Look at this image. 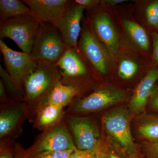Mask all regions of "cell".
<instances>
[{
    "instance_id": "cell-1",
    "label": "cell",
    "mask_w": 158,
    "mask_h": 158,
    "mask_svg": "<svg viewBox=\"0 0 158 158\" xmlns=\"http://www.w3.org/2000/svg\"><path fill=\"white\" fill-rule=\"evenodd\" d=\"M131 115L127 108L119 107L110 110L102 118L109 143L125 158H133L139 153L131 133Z\"/></svg>"
},
{
    "instance_id": "cell-2",
    "label": "cell",
    "mask_w": 158,
    "mask_h": 158,
    "mask_svg": "<svg viewBox=\"0 0 158 158\" xmlns=\"http://www.w3.org/2000/svg\"><path fill=\"white\" fill-rule=\"evenodd\" d=\"M61 79L56 63L37 61V66L23 83L24 102L35 109L45 101L55 85Z\"/></svg>"
},
{
    "instance_id": "cell-3",
    "label": "cell",
    "mask_w": 158,
    "mask_h": 158,
    "mask_svg": "<svg viewBox=\"0 0 158 158\" xmlns=\"http://www.w3.org/2000/svg\"><path fill=\"white\" fill-rule=\"evenodd\" d=\"M66 49L56 27L48 23L40 24L31 53L34 59L56 63Z\"/></svg>"
},
{
    "instance_id": "cell-4",
    "label": "cell",
    "mask_w": 158,
    "mask_h": 158,
    "mask_svg": "<svg viewBox=\"0 0 158 158\" xmlns=\"http://www.w3.org/2000/svg\"><path fill=\"white\" fill-rule=\"evenodd\" d=\"M40 23L31 14L20 15L1 22L0 38H9L23 52L31 54Z\"/></svg>"
},
{
    "instance_id": "cell-5",
    "label": "cell",
    "mask_w": 158,
    "mask_h": 158,
    "mask_svg": "<svg viewBox=\"0 0 158 158\" xmlns=\"http://www.w3.org/2000/svg\"><path fill=\"white\" fill-rule=\"evenodd\" d=\"M77 149L69 131L61 121L44 130L30 148L24 150L26 156L44 152H57Z\"/></svg>"
},
{
    "instance_id": "cell-6",
    "label": "cell",
    "mask_w": 158,
    "mask_h": 158,
    "mask_svg": "<svg viewBox=\"0 0 158 158\" xmlns=\"http://www.w3.org/2000/svg\"><path fill=\"white\" fill-rule=\"evenodd\" d=\"M126 92L118 89L100 88L84 98L73 102L68 112L90 113L98 112L124 100Z\"/></svg>"
},
{
    "instance_id": "cell-7",
    "label": "cell",
    "mask_w": 158,
    "mask_h": 158,
    "mask_svg": "<svg viewBox=\"0 0 158 158\" xmlns=\"http://www.w3.org/2000/svg\"><path fill=\"white\" fill-rule=\"evenodd\" d=\"M0 50L4 57L6 70L18 88L23 90L25 80L36 68L37 61L31 54L11 49L2 40H0Z\"/></svg>"
},
{
    "instance_id": "cell-8",
    "label": "cell",
    "mask_w": 158,
    "mask_h": 158,
    "mask_svg": "<svg viewBox=\"0 0 158 158\" xmlns=\"http://www.w3.org/2000/svg\"><path fill=\"white\" fill-rule=\"evenodd\" d=\"M0 112L1 144H9L21 132L22 125L28 115L29 110L24 102L2 105Z\"/></svg>"
},
{
    "instance_id": "cell-9",
    "label": "cell",
    "mask_w": 158,
    "mask_h": 158,
    "mask_svg": "<svg viewBox=\"0 0 158 158\" xmlns=\"http://www.w3.org/2000/svg\"><path fill=\"white\" fill-rule=\"evenodd\" d=\"M67 122L77 149L90 150L100 143L99 131L93 120L86 117L68 116Z\"/></svg>"
},
{
    "instance_id": "cell-10",
    "label": "cell",
    "mask_w": 158,
    "mask_h": 158,
    "mask_svg": "<svg viewBox=\"0 0 158 158\" xmlns=\"http://www.w3.org/2000/svg\"><path fill=\"white\" fill-rule=\"evenodd\" d=\"M81 55L78 48L66 49L56 63L61 74V82L79 90L78 80L89 73L88 65Z\"/></svg>"
},
{
    "instance_id": "cell-11",
    "label": "cell",
    "mask_w": 158,
    "mask_h": 158,
    "mask_svg": "<svg viewBox=\"0 0 158 158\" xmlns=\"http://www.w3.org/2000/svg\"><path fill=\"white\" fill-rule=\"evenodd\" d=\"M31 14L39 23H48L58 27L71 3L68 0H24Z\"/></svg>"
},
{
    "instance_id": "cell-12",
    "label": "cell",
    "mask_w": 158,
    "mask_h": 158,
    "mask_svg": "<svg viewBox=\"0 0 158 158\" xmlns=\"http://www.w3.org/2000/svg\"><path fill=\"white\" fill-rule=\"evenodd\" d=\"M78 48L93 68L102 74L107 73L106 56L91 27L86 25L82 28Z\"/></svg>"
},
{
    "instance_id": "cell-13",
    "label": "cell",
    "mask_w": 158,
    "mask_h": 158,
    "mask_svg": "<svg viewBox=\"0 0 158 158\" xmlns=\"http://www.w3.org/2000/svg\"><path fill=\"white\" fill-rule=\"evenodd\" d=\"M85 10L84 7L72 1L57 27L67 49L78 48V40L82 30L81 21Z\"/></svg>"
},
{
    "instance_id": "cell-14",
    "label": "cell",
    "mask_w": 158,
    "mask_h": 158,
    "mask_svg": "<svg viewBox=\"0 0 158 158\" xmlns=\"http://www.w3.org/2000/svg\"><path fill=\"white\" fill-rule=\"evenodd\" d=\"M91 27L98 39L111 52L116 53L118 48V36L109 15L105 12L93 15L91 19Z\"/></svg>"
},
{
    "instance_id": "cell-15",
    "label": "cell",
    "mask_w": 158,
    "mask_h": 158,
    "mask_svg": "<svg viewBox=\"0 0 158 158\" xmlns=\"http://www.w3.org/2000/svg\"><path fill=\"white\" fill-rule=\"evenodd\" d=\"M158 80V68L153 67L138 84L130 104L131 114H138L145 110L148 102Z\"/></svg>"
},
{
    "instance_id": "cell-16",
    "label": "cell",
    "mask_w": 158,
    "mask_h": 158,
    "mask_svg": "<svg viewBox=\"0 0 158 158\" xmlns=\"http://www.w3.org/2000/svg\"><path fill=\"white\" fill-rule=\"evenodd\" d=\"M64 109L58 106L41 104L36 109L34 126L44 131L58 124L62 121L65 113Z\"/></svg>"
},
{
    "instance_id": "cell-17",
    "label": "cell",
    "mask_w": 158,
    "mask_h": 158,
    "mask_svg": "<svg viewBox=\"0 0 158 158\" xmlns=\"http://www.w3.org/2000/svg\"><path fill=\"white\" fill-rule=\"evenodd\" d=\"M80 92L78 88L64 85L60 80L55 85L45 101L41 104H47L65 108L73 102L74 99Z\"/></svg>"
},
{
    "instance_id": "cell-18",
    "label": "cell",
    "mask_w": 158,
    "mask_h": 158,
    "mask_svg": "<svg viewBox=\"0 0 158 158\" xmlns=\"http://www.w3.org/2000/svg\"><path fill=\"white\" fill-rule=\"evenodd\" d=\"M29 14H31L30 9L23 1L19 0L0 1L1 22L12 18Z\"/></svg>"
},
{
    "instance_id": "cell-19",
    "label": "cell",
    "mask_w": 158,
    "mask_h": 158,
    "mask_svg": "<svg viewBox=\"0 0 158 158\" xmlns=\"http://www.w3.org/2000/svg\"><path fill=\"white\" fill-rule=\"evenodd\" d=\"M138 132L149 143H158V115L149 114L138 125Z\"/></svg>"
},
{
    "instance_id": "cell-20",
    "label": "cell",
    "mask_w": 158,
    "mask_h": 158,
    "mask_svg": "<svg viewBox=\"0 0 158 158\" xmlns=\"http://www.w3.org/2000/svg\"><path fill=\"white\" fill-rule=\"evenodd\" d=\"M123 24L126 31L135 43L142 49L148 50L149 39L145 30L137 23L128 20H124Z\"/></svg>"
},
{
    "instance_id": "cell-21",
    "label": "cell",
    "mask_w": 158,
    "mask_h": 158,
    "mask_svg": "<svg viewBox=\"0 0 158 158\" xmlns=\"http://www.w3.org/2000/svg\"><path fill=\"white\" fill-rule=\"evenodd\" d=\"M0 76L1 79L8 94L10 98L14 102H24V94L23 90L19 89L12 81L9 73L6 69L0 65Z\"/></svg>"
},
{
    "instance_id": "cell-22",
    "label": "cell",
    "mask_w": 158,
    "mask_h": 158,
    "mask_svg": "<svg viewBox=\"0 0 158 158\" xmlns=\"http://www.w3.org/2000/svg\"><path fill=\"white\" fill-rule=\"evenodd\" d=\"M138 65L131 60L124 59L121 61L118 67L119 77L124 80L131 78L138 69Z\"/></svg>"
},
{
    "instance_id": "cell-23",
    "label": "cell",
    "mask_w": 158,
    "mask_h": 158,
    "mask_svg": "<svg viewBox=\"0 0 158 158\" xmlns=\"http://www.w3.org/2000/svg\"><path fill=\"white\" fill-rule=\"evenodd\" d=\"M98 158H125L109 143L102 139Z\"/></svg>"
},
{
    "instance_id": "cell-24",
    "label": "cell",
    "mask_w": 158,
    "mask_h": 158,
    "mask_svg": "<svg viewBox=\"0 0 158 158\" xmlns=\"http://www.w3.org/2000/svg\"><path fill=\"white\" fill-rule=\"evenodd\" d=\"M146 16L150 25L158 30V0L152 2L148 6Z\"/></svg>"
},
{
    "instance_id": "cell-25",
    "label": "cell",
    "mask_w": 158,
    "mask_h": 158,
    "mask_svg": "<svg viewBox=\"0 0 158 158\" xmlns=\"http://www.w3.org/2000/svg\"><path fill=\"white\" fill-rule=\"evenodd\" d=\"M74 150H72L57 152H41L32 155L25 156L27 158H69L72 153Z\"/></svg>"
},
{
    "instance_id": "cell-26",
    "label": "cell",
    "mask_w": 158,
    "mask_h": 158,
    "mask_svg": "<svg viewBox=\"0 0 158 158\" xmlns=\"http://www.w3.org/2000/svg\"><path fill=\"white\" fill-rule=\"evenodd\" d=\"M101 141L97 147L90 150H75L72 153L69 158H98L99 151Z\"/></svg>"
},
{
    "instance_id": "cell-27",
    "label": "cell",
    "mask_w": 158,
    "mask_h": 158,
    "mask_svg": "<svg viewBox=\"0 0 158 158\" xmlns=\"http://www.w3.org/2000/svg\"><path fill=\"white\" fill-rule=\"evenodd\" d=\"M144 152L146 158H158V143H145Z\"/></svg>"
},
{
    "instance_id": "cell-28",
    "label": "cell",
    "mask_w": 158,
    "mask_h": 158,
    "mask_svg": "<svg viewBox=\"0 0 158 158\" xmlns=\"http://www.w3.org/2000/svg\"><path fill=\"white\" fill-rule=\"evenodd\" d=\"M148 102L151 109L158 113V86H155Z\"/></svg>"
},
{
    "instance_id": "cell-29",
    "label": "cell",
    "mask_w": 158,
    "mask_h": 158,
    "mask_svg": "<svg viewBox=\"0 0 158 158\" xmlns=\"http://www.w3.org/2000/svg\"><path fill=\"white\" fill-rule=\"evenodd\" d=\"M0 100L2 105L9 104L15 102L8 96L6 88L2 80H0Z\"/></svg>"
},
{
    "instance_id": "cell-30",
    "label": "cell",
    "mask_w": 158,
    "mask_h": 158,
    "mask_svg": "<svg viewBox=\"0 0 158 158\" xmlns=\"http://www.w3.org/2000/svg\"><path fill=\"white\" fill-rule=\"evenodd\" d=\"M9 144H1L0 158H16Z\"/></svg>"
},
{
    "instance_id": "cell-31",
    "label": "cell",
    "mask_w": 158,
    "mask_h": 158,
    "mask_svg": "<svg viewBox=\"0 0 158 158\" xmlns=\"http://www.w3.org/2000/svg\"><path fill=\"white\" fill-rule=\"evenodd\" d=\"M75 3L78 5L84 7L85 9H90L97 6L99 2L98 1L93 0H75Z\"/></svg>"
},
{
    "instance_id": "cell-32",
    "label": "cell",
    "mask_w": 158,
    "mask_h": 158,
    "mask_svg": "<svg viewBox=\"0 0 158 158\" xmlns=\"http://www.w3.org/2000/svg\"><path fill=\"white\" fill-rule=\"evenodd\" d=\"M152 38L153 47V58L155 62L158 64V34L153 32L152 33Z\"/></svg>"
},
{
    "instance_id": "cell-33",
    "label": "cell",
    "mask_w": 158,
    "mask_h": 158,
    "mask_svg": "<svg viewBox=\"0 0 158 158\" xmlns=\"http://www.w3.org/2000/svg\"><path fill=\"white\" fill-rule=\"evenodd\" d=\"M15 155L16 158H27L24 152V149L19 144H15Z\"/></svg>"
},
{
    "instance_id": "cell-34",
    "label": "cell",
    "mask_w": 158,
    "mask_h": 158,
    "mask_svg": "<svg viewBox=\"0 0 158 158\" xmlns=\"http://www.w3.org/2000/svg\"><path fill=\"white\" fill-rule=\"evenodd\" d=\"M126 1H125V0H106V1H104L103 2L109 4L110 6H115L120 4V3L126 2Z\"/></svg>"
},
{
    "instance_id": "cell-35",
    "label": "cell",
    "mask_w": 158,
    "mask_h": 158,
    "mask_svg": "<svg viewBox=\"0 0 158 158\" xmlns=\"http://www.w3.org/2000/svg\"><path fill=\"white\" fill-rule=\"evenodd\" d=\"M133 158H145L143 156H141V154L138 153V154H137V155L135 156Z\"/></svg>"
}]
</instances>
